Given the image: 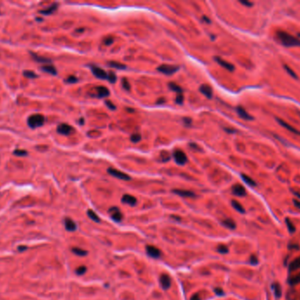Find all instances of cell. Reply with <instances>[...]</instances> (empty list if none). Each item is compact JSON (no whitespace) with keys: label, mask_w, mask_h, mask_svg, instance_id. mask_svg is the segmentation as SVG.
Instances as JSON below:
<instances>
[{"label":"cell","mask_w":300,"mask_h":300,"mask_svg":"<svg viewBox=\"0 0 300 300\" xmlns=\"http://www.w3.org/2000/svg\"><path fill=\"white\" fill-rule=\"evenodd\" d=\"M278 41L281 44L285 47H300V40L298 38L290 35L284 31H278L277 33Z\"/></svg>","instance_id":"6da1fadb"},{"label":"cell","mask_w":300,"mask_h":300,"mask_svg":"<svg viewBox=\"0 0 300 300\" xmlns=\"http://www.w3.org/2000/svg\"><path fill=\"white\" fill-rule=\"evenodd\" d=\"M45 122V118L42 115L40 114H35L33 116H29V118L27 119V124L28 126L32 128H35L41 127L44 124Z\"/></svg>","instance_id":"7a4b0ae2"},{"label":"cell","mask_w":300,"mask_h":300,"mask_svg":"<svg viewBox=\"0 0 300 300\" xmlns=\"http://www.w3.org/2000/svg\"><path fill=\"white\" fill-rule=\"evenodd\" d=\"M178 67L176 66V65H171V64H162L160 65L158 68H157V70L162 72L163 74H166V75H171V74H174L176 73L177 70H178Z\"/></svg>","instance_id":"3957f363"},{"label":"cell","mask_w":300,"mask_h":300,"mask_svg":"<svg viewBox=\"0 0 300 300\" xmlns=\"http://www.w3.org/2000/svg\"><path fill=\"white\" fill-rule=\"evenodd\" d=\"M174 159L178 165H184L187 161L185 153L181 150H176L173 153Z\"/></svg>","instance_id":"277c9868"},{"label":"cell","mask_w":300,"mask_h":300,"mask_svg":"<svg viewBox=\"0 0 300 300\" xmlns=\"http://www.w3.org/2000/svg\"><path fill=\"white\" fill-rule=\"evenodd\" d=\"M108 173H110L111 175H112L113 177H116V178L123 180V181H129V180H131V177L128 174L123 173V172H120V171H118L117 169L110 168V169H108Z\"/></svg>","instance_id":"5b68a950"},{"label":"cell","mask_w":300,"mask_h":300,"mask_svg":"<svg viewBox=\"0 0 300 300\" xmlns=\"http://www.w3.org/2000/svg\"><path fill=\"white\" fill-rule=\"evenodd\" d=\"M109 213H110L112 218L113 220H115L116 222H120L122 220V218H123L122 213L120 212V210L118 209V208H117V207H112V208L109 209Z\"/></svg>","instance_id":"8992f818"},{"label":"cell","mask_w":300,"mask_h":300,"mask_svg":"<svg viewBox=\"0 0 300 300\" xmlns=\"http://www.w3.org/2000/svg\"><path fill=\"white\" fill-rule=\"evenodd\" d=\"M91 68L92 70V73L97 78L101 79H107V73L103 69H101L98 66H94V65H92Z\"/></svg>","instance_id":"52a82bcc"},{"label":"cell","mask_w":300,"mask_h":300,"mask_svg":"<svg viewBox=\"0 0 300 300\" xmlns=\"http://www.w3.org/2000/svg\"><path fill=\"white\" fill-rule=\"evenodd\" d=\"M73 131H74L73 128L66 123H62L57 127V132L62 135H69Z\"/></svg>","instance_id":"ba28073f"},{"label":"cell","mask_w":300,"mask_h":300,"mask_svg":"<svg viewBox=\"0 0 300 300\" xmlns=\"http://www.w3.org/2000/svg\"><path fill=\"white\" fill-rule=\"evenodd\" d=\"M160 283H161V285H162L163 289H168L170 287V284H171L170 277H169L168 275H166V274H163V275L161 276Z\"/></svg>","instance_id":"9c48e42d"},{"label":"cell","mask_w":300,"mask_h":300,"mask_svg":"<svg viewBox=\"0 0 300 300\" xmlns=\"http://www.w3.org/2000/svg\"><path fill=\"white\" fill-rule=\"evenodd\" d=\"M147 253L149 256L153 257V258H159L160 255H161L160 250L154 246H147Z\"/></svg>","instance_id":"30bf717a"},{"label":"cell","mask_w":300,"mask_h":300,"mask_svg":"<svg viewBox=\"0 0 300 300\" xmlns=\"http://www.w3.org/2000/svg\"><path fill=\"white\" fill-rule=\"evenodd\" d=\"M121 201L124 203H127V204L131 205V206H134L137 203V199L134 196H131V195H124L122 199H121Z\"/></svg>","instance_id":"8fae6325"},{"label":"cell","mask_w":300,"mask_h":300,"mask_svg":"<svg viewBox=\"0 0 300 300\" xmlns=\"http://www.w3.org/2000/svg\"><path fill=\"white\" fill-rule=\"evenodd\" d=\"M232 193L235 196H244L246 195V189L244 188V187L242 186V185L236 184L232 187Z\"/></svg>","instance_id":"7c38bea8"},{"label":"cell","mask_w":300,"mask_h":300,"mask_svg":"<svg viewBox=\"0 0 300 300\" xmlns=\"http://www.w3.org/2000/svg\"><path fill=\"white\" fill-rule=\"evenodd\" d=\"M200 92H202L205 96H206L208 99H211L212 97V89L208 85H202L199 88Z\"/></svg>","instance_id":"4fadbf2b"},{"label":"cell","mask_w":300,"mask_h":300,"mask_svg":"<svg viewBox=\"0 0 300 300\" xmlns=\"http://www.w3.org/2000/svg\"><path fill=\"white\" fill-rule=\"evenodd\" d=\"M173 192L175 194L178 195L183 197H195V194L189 190H182V189H174Z\"/></svg>","instance_id":"5bb4252c"},{"label":"cell","mask_w":300,"mask_h":300,"mask_svg":"<svg viewBox=\"0 0 300 300\" xmlns=\"http://www.w3.org/2000/svg\"><path fill=\"white\" fill-rule=\"evenodd\" d=\"M96 91H97L98 97H99V98L107 97V96H109V94H110L109 90H108L106 87H104V86H98V87L96 88Z\"/></svg>","instance_id":"9a60e30c"},{"label":"cell","mask_w":300,"mask_h":300,"mask_svg":"<svg viewBox=\"0 0 300 300\" xmlns=\"http://www.w3.org/2000/svg\"><path fill=\"white\" fill-rule=\"evenodd\" d=\"M277 122L283 126V127H284L285 128H287L288 130H290V131H291V132H293V133H295V134H297V135H300V132L298 130V129H296L295 128H293L292 126H290V124H288L287 122H285L284 120H282V119H279V118H277Z\"/></svg>","instance_id":"2e32d148"},{"label":"cell","mask_w":300,"mask_h":300,"mask_svg":"<svg viewBox=\"0 0 300 300\" xmlns=\"http://www.w3.org/2000/svg\"><path fill=\"white\" fill-rule=\"evenodd\" d=\"M215 60L219 63L222 67L226 68V70H228L230 71H232L234 70V66L232 63H228V62H226V61H225V60H223V59H221V58L219 57H216Z\"/></svg>","instance_id":"e0dca14e"},{"label":"cell","mask_w":300,"mask_h":300,"mask_svg":"<svg viewBox=\"0 0 300 300\" xmlns=\"http://www.w3.org/2000/svg\"><path fill=\"white\" fill-rule=\"evenodd\" d=\"M64 222H65V227H66V229H67L68 231H76V224H75V222H74L73 220L70 219V218H65Z\"/></svg>","instance_id":"ac0fdd59"},{"label":"cell","mask_w":300,"mask_h":300,"mask_svg":"<svg viewBox=\"0 0 300 300\" xmlns=\"http://www.w3.org/2000/svg\"><path fill=\"white\" fill-rule=\"evenodd\" d=\"M237 113L238 115L241 116L242 119H245V120H251L252 119V116H249L248 113H247V111L242 107H237Z\"/></svg>","instance_id":"d6986e66"},{"label":"cell","mask_w":300,"mask_h":300,"mask_svg":"<svg viewBox=\"0 0 300 300\" xmlns=\"http://www.w3.org/2000/svg\"><path fill=\"white\" fill-rule=\"evenodd\" d=\"M298 268H300V257H298L293 261H291V263L290 264V267H289V270L290 272H292Z\"/></svg>","instance_id":"ffe728a7"},{"label":"cell","mask_w":300,"mask_h":300,"mask_svg":"<svg viewBox=\"0 0 300 300\" xmlns=\"http://www.w3.org/2000/svg\"><path fill=\"white\" fill-rule=\"evenodd\" d=\"M41 70L45 72H47L49 74H52V75H56L57 74V71H56V69L51 65V64H46V65H43L41 67Z\"/></svg>","instance_id":"44dd1931"},{"label":"cell","mask_w":300,"mask_h":300,"mask_svg":"<svg viewBox=\"0 0 300 300\" xmlns=\"http://www.w3.org/2000/svg\"><path fill=\"white\" fill-rule=\"evenodd\" d=\"M30 54L32 55V57H33V58L34 59L35 61H37V62H39V63H51V60L48 59V58L39 57L38 55H36L35 53H33V52H30Z\"/></svg>","instance_id":"7402d4cb"},{"label":"cell","mask_w":300,"mask_h":300,"mask_svg":"<svg viewBox=\"0 0 300 300\" xmlns=\"http://www.w3.org/2000/svg\"><path fill=\"white\" fill-rule=\"evenodd\" d=\"M57 7H58V4L57 3H56V4H53L51 6H49L47 9H46V10H41L40 11V13H42V14H44V15H48V14H51V13H53V12H55L56 9H57Z\"/></svg>","instance_id":"603a6c76"},{"label":"cell","mask_w":300,"mask_h":300,"mask_svg":"<svg viewBox=\"0 0 300 300\" xmlns=\"http://www.w3.org/2000/svg\"><path fill=\"white\" fill-rule=\"evenodd\" d=\"M222 224H223V225L224 226H226V228H228V229H231V230H233V229H235V227H236V224H235V223L232 221V219H226V220H224L223 222H222Z\"/></svg>","instance_id":"cb8c5ba5"},{"label":"cell","mask_w":300,"mask_h":300,"mask_svg":"<svg viewBox=\"0 0 300 300\" xmlns=\"http://www.w3.org/2000/svg\"><path fill=\"white\" fill-rule=\"evenodd\" d=\"M232 207L235 209L237 211H239V212H241V213H245V209H244V208L242 207V205L239 202L233 200V201H232Z\"/></svg>","instance_id":"d4e9b609"},{"label":"cell","mask_w":300,"mask_h":300,"mask_svg":"<svg viewBox=\"0 0 300 300\" xmlns=\"http://www.w3.org/2000/svg\"><path fill=\"white\" fill-rule=\"evenodd\" d=\"M87 215L89 216V218H91V219H92L94 222H97V223H98L99 221H100V218H98V216L96 214V212H94L93 210H92V209H89L88 211H87Z\"/></svg>","instance_id":"484cf974"},{"label":"cell","mask_w":300,"mask_h":300,"mask_svg":"<svg viewBox=\"0 0 300 300\" xmlns=\"http://www.w3.org/2000/svg\"><path fill=\"white\" fill-rule=\"evenodd\" d=\"M273 290H274V293H275V296L277 298H280L281 295H282V289H281V286L278 284V283H274L273 286Z\"/></svg>","instance_id":"4316f807"},{"label":"cell","mask_w":300,"mask_h":300,"mask_svg":"<svg viewBox=\"0 0 300 300\" xmlns=\"http://www.w3.org/2000/svg\"><path fill=\"white\" fill-rule=\"evenodd\" d=\"M169 86H170V88L172 91L177 92L178 94H181L182 92H183V91H182V88H181L178 85H176V84H175V83H170V84H169Z\"/></svg>","instance_id":"83f0119b"},{"label":"cell","mask_w":300,"mask_h":300,"mask_svg":"<svg viewBox=\"0 0 300 300\" xmlns=\"http://www.w3.org/2000/svg\"><path fill=\"white\" fill-rule=\"evenodd\" d=\"M242 179H243V181L247 183L248 185H249V186H253V187H254L255 186V182H254V180H252L250 177H248V175H245V174H242Z\"/></svg>","instance_id":"f1b7e54d"},{"label":"cell","mask_w":300,"mask_h":300,"mask_svg":"<svg viewBox=\"0 0 300 300\" xmlns=\"http://www.w3.org/2000/svg\"><path fill=\"white\" fill-rule=\"evenodd\" d=\"M72 252L74 253L75 254L78 255V256H84L87 254V252L83 249H81V248H77V247H74L72 248Z\"/></svg>","instance_id":"f546056e"},{"label":"cell","mask_w":300,"mask_h":300,"mask_svg":"<svg viewBox=\"0 0 300 300\" xmlns=\"http://www.w3.org/2000/svg\"><path fill=\"white\" fill-rule=\"evenodd\" d=\"M109 65L112 68H115V69H125L126 68V65L122 64V63H117V62H109Z\"/></svg>","instance_id":"4dcf8cb0"},{"label":"cell","mask_w":300,"mask_h":300,"mask_svg":"<svg viewBox=\"0 0 300 300\" xmlns=\"http://www.w3.org/2000/svg\"><path fill=\"white\" fill-rule=\"evenodd\" d=\"M24 76L28 78V79H35V78L38 77L37 74L34 73V71H32V70H25L24 71Z\"/></svg>","instance_id":"1f68e13d"},{"label":"cell","mask_w":300,"mask_h":300,"mask_svg":"<svg viewBox=\"0 0 300 300\" xmlns=\"http://www.w3.org/2000/svg\"><path fill=\"white\" fill-rule=\"evenodd\" d=\"M289 283L290 285H295V284H298V283H300V275H298L296 277H291L290 280H289Z\"/></svg>","instance_id":"d6a6232c"},{"label":"cell","mask_w":300,"mask_h":300,"mask_svg":"<svg viewBox=\"0 0 300 300\" xmlns=\"http://www.w3.org/2000/svg\"><path fill=\"white\" fill-rule=\"evenodd\" d=\"M107 79H108V80L110 81L111 83H115L116 80H117V77H116L115 73L113 71H110L107 74Z\"/></svg>","instance_id":"836d02e7"},{"label":"cell","mask_w":300,"mask_h":300,"mask_svg":"<svg viewBox=\"0 0 300 300\" xmlns=\"http://www.w3.org/2000/svg\"><path fill=\"white\" fill-rule=\"evenodd\" d=\"M218 252L220 254H226L228 253V248L225 245H219L218 246Z\"/></svg>","instance_id":"e575fe53"},{"label":"cell","mask_w":300,"mask_h":300,"mask_svg":"<svg viewBox=\"0 0 300 300\" xmlns=\"http://www.w3.org/2000/svg\"><path fill=\"white\" fill-rule=\"evenodd\" d=\"M286 221V225H287V227H288V229H289V231H290V232H294L295 231V226L292 224V223L290 221V219H287L285 220Z\"/></svg>","instance_id":"d590c367"},{"label":"cell","mask_w":300,"mask_h":300,"mask_svg":"<svg viewBox=\"0 0 300 300\" xmlns=\"http://www.w3.org/2000/svg\"><path fill=\"white\" fill-rule=\"evenodd\" d=\"M140 138H141V137H140V134H133L131 136V141L134 142V143H138L139 141H140Z\"/></svg>","instance_id":"8d00e7d4"},{"label":"cell","mask_w":300,"mask_h":300,"mask_svg":"<svg viewBox=\"0 0 300 300\" xmlns=\"http://www.w3.org/2000/svg\"><path fill=\"white\" fill-rule=\"evenodd\" d=\"M86 272V268L84 266H81L76 269V274L77 275H83Z\"/></svg>","instance_id":"74e56055"},{"label":"cell","mask_w":300,"mask_h":300,"mask_svg":"<svg viewBox=\"0 0 300 300\" xmlns=\"http://www.w3.org/2000/svg\"><path fill=\"white\" fill-rule=\"evenodd\" d=\"M14 154L16 156H26L27 154V152L23 150H14Z\"/></svg>","instance_id":"f35d334b"},{"label":"cell","mask_w":300,"mask_h":300,"mask_svg":"<svg viewBox=\"0 0 300 300\" xmlns=\"http://www.w3.org/2000/svg\"><path fill=\"white\" fill-rule=\"evenodd\" d=\"M122 85H123V87L126 90H129L130 89V85H129V83H128L127 79H123V80H122Z\"/></svg>","instance_id":"ab89813d"},{"label":"cell","mask_w":300,"mask_h":300,"mask_svg":"<svg viewBox=\"0 0 300 300\" xmlns=\"http://www.w3.org/2000/svg\"><path fill=\"white\" fill-rule=\"evenodd\" d=\"M285 67V69H286V70L288 71L289 73L292 76V77H294V78H297V75H296V73L292 70L290 69V67H288V66H284Z\"/></svg>","instance_id":"60d3db41"},{"label":"cell","mask_w":300,"mask_h":300,"mask_svg":"<svg viewBox=\"0 0 300 300\" xmlns=\"http://www.w3.org/2000/svg\"><path fill=\"white\" fill-rule=\"evenodd\" d=\"M183 101H184V96H183V93H181V94H179L176 97V102L179 103V104H181L183 102Z\"/></svg>","instance_id":"b9f144b4"},{"label":"cell","mask_w":300,"mask_h":300,"mask_svg":"<svg viewBox=\"0 0 300 300\" xmlns=\"http://www.w3.org/2000/svg\"><path fill=\"white\" fill-rule=\"evenodd\" d=\"M250 263L253 264V265H256L258 263V260L256 259V257L251 256V258H250Z\"/></svg>","instance_id":"7bdbcfd3"},{"label":"cell","mask_w":300,"mask_h":300,"mask_svg":"<svg viewBox=\"0 0 300 300\" xmlns=\"http://www.w3.org/2000/svg\"><path fill=\"white\" fill-rule=\"evenodd\" d=\"M240 3L242 4V5H244L248 6V7H250V6L253 5V3H252V2H249V1H240Z\"/></svg>","instance_id":"ee69618b"},{"label":"cell","mask_w":300,"mask_h":300,"mask_svg":"<svg viewBox=\"0 0 300 300\" xmlns=\"http://www.w3.org/2000/svg\"><path fill=\"white\" fill-rule=\"evenodd\" d=\"M66 81H67L68 83H75V82L77 81V79H76V77H69V79H68Z\"/></svg>","instance_id":"f6af8a7d"},{"label":"cell","mask_w":300,"mask_h":300,"mask_svg":"<svg viewBox=\"0 0 300 300\" xmlns=\"http://www.w3.org/2000/svg\"><path fill=\"white\" fill-rule=\"evenodd\" d=\"M214 290H215L216 294H218V295H223V294H224V291L222 290V289L216 288Z\"/></svg>","instance_id":"bcb514c9"},{"label":"cell","mask_w":300,"mask_h":300,"mask_svg":"<svg viewBox=\"0 0 300 300\" xmlns=\"http://www.w3.org/2000/svg\"><path fill=\"white\" fill-rule=\"evenodd\" d=\"M190 300H200V298L198 296V294H195L191 297V299Z\"/></svg>","instance_id":"7dc6e473"},{"label":"cell","mask_w":300,"mask_h":300,"mask_svg":"<svg viewBox=\"0 0 300 300\" xmlns=\"http://www.w3.org/2000/svg\"><path fill=\"white\" fill-rule=\"evenodd\" d=\"M293 202H294V204H295V206H296L297 208L300 209V202L299 201H298V200H294Z\"/></svg>","instance_id":"c3c4849f"},{"label":"cell","mask_w":300,"mask_h":300,"mask_svg":"<svg viewBox=\"0 0 300 300\" xmlns=\"http://www.w3.org/2000/svg\"><path fill=\"white\" fill-rule=\"evenodd\" d=\"M106 104L109 105L108 107H109L110 108H112V109H115V107H114V105L112 104V103H111L110 101H106Z\"/></svg>","instance_id":"681fc988"},{"label":"cell","mask_w":300,"mask_h":300,"mask_svg":"<svg viewBox=\"0 0 300 300\" xmlns=\"http://www.w3.org/2000/svg\"><path fill=\"white\" fill-rule=\"evenodd\" d=\"M298 36H299V38H300V34H298Z\"/></svg>","instance_id":"f907efd6"}]
</instances>
